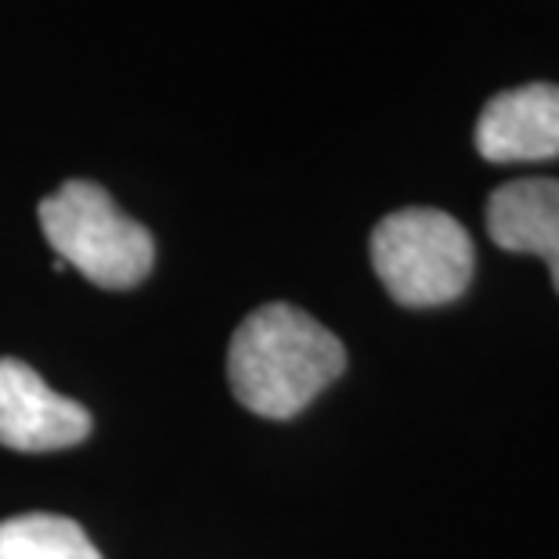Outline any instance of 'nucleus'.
<instances>
[{
    "label": "nucleus",
    "instance_id": "obj_4",
    "mask_svg": "<svg viewBox=\"0 0 559 559\" xmlns=\"http://www.w3.org/2000/svg\"><path fill=\"white\" fill-rule=\"evenodd\" d=\"M91 433V412L55 394L37 368L0 358V444L15 451L73 448Z\"/></svg>",
    "mask_w": 559,
    "mask_h": 559
},
{
    "label": "nucleus",
    "instance_id": "obj_7",
    "mask_svg": "<svg viewBox=\"0 0 559 559\" xmlns=\"http://www.w3.org/2000/svg\"><path fill=\"white\" fill-rule=\"evenodd\" d=\"M0 559H102L80 523L55 513L0 520Z\"/></svg>",
    "mask_w": 559,
    "mask_h": 559
},
{
    "label": "nucleus",
    "instance_id": "obj_3",
    "mask_svg": "<svg viewBox=\"0 0 559 559\" xmlns=\"http://www.w3.org/2000/svg\"><path fill=\"white\" fill-rule=\"evenodd\" d=\"M372 267L401 307H440L473 282V239L444 210L408 206L386 213L372 231Z\"/></svg>",
    "mask_w": 559,
    "mask_h": 559
},
{
    "label": "nucleus",
    "instance_id": "obj_6",
    "mask_svg": "<svg viewBox=\"0 0 559 559\" xmlns=\"http://www.w3.org/2000/svg\"><path fill=\"white\" fill-rule=\"evenodd\" d=\"M487 235L506 253L542 257L559 293V181L520 177L487 199Z\"/></svg>",
    "mask_w": 559,
    "mask_h": 559
},
{
    "label": "nucleus",
    "instance_id": "obj_1",
    "mask_svg": "<svg viewBox=\"0 0 559 559\" xmlns=\"http://www.w3.org/2000/svg\"><path fill=\"white\" fill-rule=\"evenodd\" d=\"M347 368L332 332L293 304H264L228 343V386L242 408L293 419Z\"/></svg>",
    "mask_w": 559,
    "mask_h": 559
},
{
    "label": "nucleus",
    "instance_id": "obj_5",
    "mask_svg": "<svg viewBox=\"0 0 559 559\" xmlns=\"http://www.w3.org/2000/svg\"><path fill=\"white\" fill-rule=\"evenodd\" d=\"M487 163H542L559 156V83H523L495 94L477 120Z\"/></svg>",
    "mask_w": 559,
    "mask_h": 559
},
{
    "label": "nucleus",
    "instance_id": "obj_2",
    "mask_svg": "<svg viewBox=\"0 0 559 559\" xmlns=\"http://www.w3.org/2000/svg\"><path fill=\"white\" fill-rule=\"evenodd\" d=\"M40 228L66 267L102 289H134L148 278L156 246L94 181H66L40 202Z\"/></svg>",
    "mask_w": 559,
    "mask_h": 559
}]
</instances>
